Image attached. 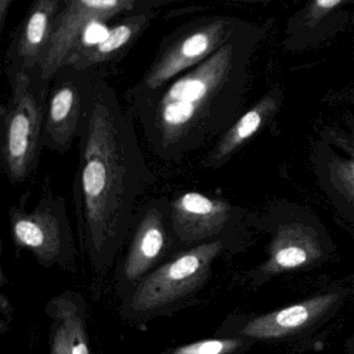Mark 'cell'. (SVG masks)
Returning a JSON list of instances; mask_svg holds the SVG:
<instances>
[{"mask_svg":"<svg viewBox=\"0 0 354 354\" xmlns=\"http://www.w3.org/2000/svg\"><path fill=\"white\" fill-rule=\"evenodd\" d=\"M239 45L230 40L206 61L153 92L125 94L147 146L163 161L181 162L225 127L240 78Z\"/></svg>","mask_w":354,"mask_h":354,"instance_id":"7a4b0ae2","label":"cell"},{"mask_svg":"<svg viewBox=\"0 0 354 354\" xmlns=\"http://www.w3.org/2000/svg\"><path fill=\"white\" fill-rule=\"evenodd\" d=\"M335 293L322 294L252 319L240 331L254 339H269L295 333L323 316L337 302Z\"/></svg>","mask_w":354,"mask_h":354,"instance_id":"4fadbf2b","label":"cell"},{"mask_svg":"<svg viewBox=\"0 0 354 354\" xmlns=\"http://www.w3.org/2000/svg\"><path fill=\"white\" fill-rule=\"evenodd\" d=\"M64 0H38L30 5L14 32L3 57L8 80L20 74L32 75L55 32Z\"/></svg>","mask_w":354,"mask_h":354,"instance_id":"30bf717a","label":"cell"},{"mask_svg":"<svg viewBox=\"0 0 354 354\" xmlns=\"http://www.w3.org/2000/svg\"><path fill=\"white\" fill-rule=\"evenodd\" d=\"M157 13V8H146L125 14L109 28L103 40L78 47L66 65L82 70L107 69L127 55L148 30Z\"/></svg>","mask_w":354,"mask_h":354,"instance_id":"7c38bea8","label":"cell"},{"mask_svg":"<svg viewBox=\"0 0 354 354\" xmlns=\"http://www.w3.org/2000/svg\"><path fill=\"white\" fill-rule=\"evenodd\" d=\"M155 177L138 144L133 120L106 77L97 86L80 138L73 201L95 256H111L129 234L138 198Z\"/></svg>","mask_w":354,"mask_h":354,"instance_id":"6da1fadb","label":"cell"},{"mask_svg":"<svg viewBox=\"0 0 354 354\" xmlns=\"http://www.w3.org/2000/svg\"><path fill=\"white\" fill-rule=\"evenodd\" d=\"M223 246L221 240L200 244L180 254L173 262L162 265L140 281L133 292V312L145 313L162 308L198 287L206 279L211 262Z\"/></svg>","mask_w":354,"mask_h":354,"instance_id":"52a82bcc","label":"cell"},{"mask_svg":"<svg viewBox=\"0 0 354 354\" xmlns=\"http://www.w3.org/2000/svg\"><path fill=\"white\" fill-rule=\"evenodd\" d=\"M317 6L322 8V9H331V8L335 7V6L339 5L341 1L339 0H318L317 1Z\"/></svg>","mask_w":354,"mask_h":354,"instance_id":"ac0fdd59","label":"cell"},{"mask_svg":"<svg viewBox=\"0 0 354 354\" xmlns=\"http://www.w3.org/2000/svg\"><path fill=\"white\" fill-rule=\"evenodd\" d=\"M129 234L131 242L123 268V279L125 283L134 286L171 246L179 245L171 225L169 198H151L138 207Z\"/></svg>","mask_w":354,"mask_h":354,"instance_id":"ba28073f","label":"cell"},{"mask_svg":"<svg viewBox=\"0 0 354 354\" xmlns=\"http://www.w3.org/2000/svg\"><path fill=\"white\" fill-rule=\"evenodd\" d=\"M167 0H64L55 32L32 76L50 88L57 71L82 45L84 32L94 24H105L146 8L167 6Z\"/></svg>","mask_w":354,"mask_h":354,"instance_id":"5b68a950","label":"cell"},{"mask_svg":"<svg viewBox=\"0 0 354 354\" xmlns=\"http://www.w3.org/2000/svg\"><path fill=\"white\" fill-rule=\"evenodd\" d=\"M11 96L0 109V161L10 183H24L40 161L49 90L34 76L8 80Z\"/></svg>","mask_w":354,"mask_h":354,"instance_id":"3957f363","label":"cell"},{"mask_svg":"<svg viewBox=\"0 0 354 354\" xmlns=\"http://www.w3.org/2000/svg\"><path fill=\"white\" fill-rule=\"evenodd\" d=\"M323 252L316 237L302 227L281 229L270 244L269 258L261 269L265 274L273 275L299 269L314 263Z\"/></svg>","mask_w":354,"mask_h":354,"instance_id":"5bb4252c","label":"cell"},{"mask_svg":"<svg viewBox=\"0 0 354 354\" xmlns=\"http://www.w3.org/2000/svg\"><path fill=\"white\" fill-rule=\"evenodd\" d=\"M16 242L43 257L57 256L71 248L72 235L65 200L47 192L32 211L10 209Z\"/></svg>","mask_w":354,"mask_h":354,"instance_id":"9c48e42d","label":"cell"},{"mask_svg":"<svg viewBox=\"0 0 354 354\" xmlns=\"http://www.w3.org/2000/svg\"><path fill=\"white\" fill-rule=\"evenodd\" d=\"M240 339H212L182 346L171 354H231L241 347Z\"/></svg>","mask_w":354,"mask_h":354,"instance_id":"2e32d148","label":"cell"},{"mask_svg":"<svg viewBox=\"0 0 354 354\" xmlns=\"http://www.w3.org/2000/svg\"><path fill=\"white\" fill-rule=\"evenodd\" d=\"M236 26L225 17H204L181 24L165 36L132 92H153L196 67L234 38Z\"/></svg>","mask_w":354,"mask_h":354,"instance_id":"277c9868","label":"cell"},{"mask_svg":"<svg viewBox=\"0 0 354 354\" xmlns=\"http://www.w3.org/2000/svg\"><path fill=\"white\" fill-rule=\"evenodd\" d=\"M171 221L179 245L218 235L232 216L230 205L196 190L180 192L169 198Z\"/></svg>","mask_w":354,"mask_h":354,"instance_id":"8fae6325","label":"cell"},{"mask_svg":"<svg viewBox=\"0 0 354 354\" xmlns=\"http://www.w3.org/2000/svg\"><path fill=\"white\" fill-rule=\"evenodd\" d=\"M14 0H0V32H3L7 20L8 14H9L10 8Z\"/></svg>","mask_w":354,"mask_h":354,"instance_id":"e0dca14e","label":"cell"},{"mask_svg":"<svg viewBox=\"0 0 354 354\" xmlns=\"http://www.w3.org/2000/svg\"><path fill=\"white\" fill-rule=\"evenodd\" d=\"M107 69H77L65 65L51 82L45 109L43 146L59 155L80 140L91 101Z\"/></svg>","mask_w":354,"mask_h":354,"instance_id":"8992f818","label":"cell"},{"mask_svg":"<svg viewBox=\"0 0 354 354\" xmlns=\"http://www.w3.org/2000/svg\"><path fill=\"white\" fill-rule=\"evenodd\" d=\"M53 354H90L80 324L65 323L57 329Z\"/></svg>","mask_w":354,"mask_h":354,"instance_id":"9a60e30c","label":"cell"}]
</instances>
